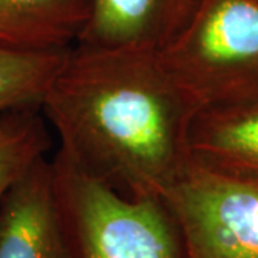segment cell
<instances>
[{"label": "cell", "mask_w": 258, "mask_h": 258, "mask_svg": "<svg viewBox=\"0 0 258 258\" xmlns=\"http://www.w3.org/2000/svg\"><path fill=\"white\" fill-rule=\"evenodd\" d=\"M197 112L157 52L83 46L42 105L57 152L126 198H164L182 179Z\"/></svg>", "instance_id": "cell-1"}, {"label": "cell", "mask_w": 258, "mask_h": 258, "mask_svg": "<svg viewBox=\"0 0 258 258\" xmlns=\"http://www.w3.org/2000/svg\"><path fill=\"white\" fill-rule=\"evenodd\" d=\"M159 57L198 111L257 102L258 0H198Z\"/></svg>", "instance_id": "cell-2"}, {"label": "cell", "mask_w": 258, "mask_h": 258, "mask_svg": "<svg viewBox=\"0 0 258 258\" xmlns=\"http://www.w3.org/2000/svg\"><path fill=\"white\" fill-rule=\"evenodd\" d=\"M55 179L78 258H185L164 198H126L56 152Z\"/></svg>", "instance_id": "cell-3"}, {"label": "cell", "mask_w": 258, "mask_h": 258, "mask_svg": "<svg viewBox=\"0 0 258 258\" xmlns=\"http://www.w3.org/2000/svg\"><path fill=\"white\" fill-rule=\"evenodd\" d=\"M164 201L185 258H258V184L189 165Z\"/></svg>", "instance_id": "cell-4"}, {"label": "cell", "mask_w": 258, "mask_h": 258, "mask_svg": "<svg viewBox=\"0 0 258 258\" xmlns=\"http://www.w3.org/2000/svg\"><path fill=\"white\" fill-rule=\"evenodd\" d=\"M0 258H78L47 157L35 161L0 200Z\"/></svg>", "instance_id": "cell-5"}, {"label": "cell", "mask_w": 258, "mask_h": 258, "mask_svg": "<svg viewBox=\"0 0 258 258\" xmlns=\"http://www.w3.org/2000/svg\"><path fill=\"white\" fill-rule=\"evenodd\" d=\"M198 0H95L75 46L159 53L182 30Z\"/></svg>", "instance_id": "cell-6"}, {"label": "cell", "mask_w": 258, "mask_h": 258, "mask_svg": "<svg viewBox=\"0 0 258 258\" xmlns=\"http://www.w3.org/2000/svg\"><path fill=\"white\" fill-rule=\"evenodd\" d=\"M188 149L192 165L258 184V101L197 112Z\"/></svg>", "instance_id": "cell-7"}, {"label": "cell", "mask_w": 258, "mask_h": 258, "mask_svg": "<svg viewBox=\"0 0 258 258\" xmlns=\"http://www.w3.org/2000/svg\"><path fill=\"white\" fill-rule=\"evenodd\" d=\"M95 0H0V43L20 49H71Z\"/></svg>", "instance_id": "cell-8"}, {"label": "cell", "mask_w": 258, "mask_h": 258, "mask_svg": "<svg viewBox=\"0 0 258 258\" xmlns=\"http://www.w3.org/2000/svg\"><path fill=\"white\" fill-rule=\"evenodd\" d=\"M71 50L20 49L0 43V118L22 109H42Z\"/></svg>", "instance_id": "cell-9"}, {"label": "cell", "mask_w": 258, "mask_h": 258, "mask_svg": "<svg viewBox=\"0 0 258 258\" xmlns=\"http://www.w3.org/2000/svg\"><path fill=\"white\" fill-rule=\"evenodd\" d=\"M50 145L42 109H22L0 118V200L29 166L46 157Z\"/></svg>", "instance_id": "cell-10"}]
</instances>
